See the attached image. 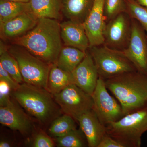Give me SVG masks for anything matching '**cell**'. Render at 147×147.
I'll return each instance as SVG.
<instances>
[{
	"instance_id": "obj_1",
	"label": "cell",
	"mask_w": 147,
	"mask_h": 147,
	"mask_svg": "<svg viewBox=\"0 0 147 147\" xmlns=\"http://www.w3.org/2000/svg\"><path fill=\"white\" fill-rule=\"evenodd\" d=\"M60 24L55 19L39 18L33 28L14 39V44L47 63L56 64L63 47Z\"/></svg>"
},
{
	"instance_id": "obj_2",
	"label": "cell",
	"mask_w": 147,
	"mask_h": 147,
	"mask_svg": "<svg viewBox=\"0 0 147 147\" xmlns=\"http://www.w3.org/2000/svg\"><path fill=\"white\" fill-rule=\"evenodd\" d=\"M104 80L119 102L123 115L147 107V75L136 71Z\"/></svg>"
},
{
	"instance_id": "obj_3",
	"label": "cell",
	"mask_w": 147,
	"mask_h": 147,
	"mask_svg": "<svg viewBox=\"0 0 147 147\" xmlns=\"http://www.w3.org/2000/svg\"><path fill=\"white\" fill-rule=\"evenodd\" d=\"M11 95L40 124L47 126L61 116V108L52 94L44 88L25 83L20 84Z\"/></svg>"
},
{
	"instance_id": "obj_4",
	"label": "cell",
	"mask_w": 147,
	"mask_h": 147,
	"mask_svg": "<svg viewBox=\"0 0 147 147\" xmlns=\"http://www.w3.org/2000/svg\"><path fill=\"white\" fill-rule=\"evenodd\" d=\"M107 134L124 147H140L147 131V106L124 115L106 125Z\"/></svg>"
},
{
	"instance_id": "obj_5",
	"label": "cell",
	"mask_w": 147,
	"mask_h": 147,
	"mask_svg": "<svg viewBox=\"0 0 147 147\" xmlns=\"http://www.w3.org/2000/svg\"><path fill=\"white\" fill-rule=\"evenodd\" d=\"M99 77L104 80L123 74L137 71L123 51L112 49L104 44L89 48Z\"/></svg>"
},
{
	"instance_id": "obj_6",
	"label": "cell",
	"mask_w": 147,
	"mask_h": 147,
	"mask_svg": "<svg viewBox=\"0 0 147 147\" xmlns=\"http://www.w3.org/2000/svg\"><path fill=\"white\" fill-rule=\"evenodd\" d=\"M8 50L18 62L24 83L46 89L53 65L41 60L19 45H11Z\"/></svg>"
},
{
	"instance_id": "obj_7",
	"label": "cell",
	"mask_w": 147,
	"mask_h": 147,
	"mask_svg": "<svg viewBox=\"0 0 147 147\" xmlns=\"http://www.w3.org/2000/svg\"><path fill=\"white\" fill-rule=\"evenodd\" d=\"M53 96L62 112L71 116L75 120L77 121L84 113L92 110L93 107L92 96L75 84L69 85Z\"/></svg>"
},
{
	"instance_id": "obj_8",
	"label": "cell",
	"mask_w": 147,
	"mask_h": 147,
	"mask_svg": "<svg viewBox=\"0 0 147 147\" xmlns=\"http://www.w3.org/2000/svg\"><path fill=\"white\" fill-rule=\"evenodd\" d=\"M107 89L105 80L99 77L92 95L93 101L92 110L105 126L118 120L124 116L120 104L109 94Z\"/></svg>"
},
{
	"instance_id": "obj_9",
	"label": "cell",
	"mask_w": 147,
	"mask_h": 147,
	"mask_svg": "<svg viewBox=\"0 0 147 147\" xmlns=\"http://www.w3.org/2000/svg\"><path fill=\"white\" fill-rule=\"evenodd\" d=\"M131 21L132 18L125 12L107 22L103 33L104 45L115 50H125L131 36Z\"/></svg>"
},
{
	"instance_id": "obj_10",
	"label": "cell",
	"mask_w": 147,
	"mask_h": 147,
	"mask_svg": "<svg viewBox=\"0 0 147 147\" xmlns=\"http://www.w3.org/2000/svg\"><path fill=\"white\" fill-rule=\"evenodd\" d=\"M146 32L139 22L132 18L130 40L127 47L123 52L137 71L147 75V37Z\"/></svg>"
},
{
	"instance_id": "obj_11",
	"label": "cell",
	"mask_w": 147,
	"mask_h": 147,
	"mask_svg": "<svg viewBox=\"0 0 147 147\" xmlns=\"http://www.w3.org/2000/svg\"><path fill=\"white\" fill-rule=\"evenodd\" d=\"M0 123L25 136L30 134L33 127L31 120L14 99H11L6 106L0 107Z\"/></svg>"
},
{
	"instance_id": "obj_12",
	"label": "cell",
	"mask_w": 147,
	"mask_h": 147,
	"mask_svg": "<svg viewBox=\"0 0 147 147\" xmlns=\"http://www.w3.org/2000/svg\"><path fill=\"white\" fill-rule=\"evenodd\" d=\"M105 0H95L90 12L84 23L90 47L104 44L103 36L106 21L104 13Z\"/></svg>"
},
{
	"instance_id": "obj_13",
	"label": "cell",
	"mask_w": 147,
	"mask_h": 147,
	"mask_svg": "<svg viewBox=\"0 0 147 147\" xmlns=\"http://www.w3.org/2000/svg\"><path fill=\"white\" fill-rule=\"evenodd\" d=\"M71 73L74 84L92 96L99 76L97 69L89 51H87L84 59Z\"/></svg>"
},
{
	"instance_id": "obj_14",
	"label": "cell",
	"mask_w": 147,
	"mask_h": 147,
	"mask_svg": "<svg viewBox=\"0 0 147 147\" xmlns=\"http://www.w3.org/2000/svg\"><path fill=\"white\" fill-rule=\"evenodd\" d=\"M61 35L65 46L75 47L87 52L89 41L84 24L67 20L60 24Z\"/></svg>"
},
{
	"instance_id": "obj_15",
	"label": "cell",
	"mask_w": 147,
	"mask_h": 147,
	"mask_svg": "<svg viewBox=\"0 0 147 147\" xmlns=\"http://www.w3.org/2000/svg\"><path fill=\"white\" fill-rule=\"evenodd\" d=\"M38 19L31 12H25L0 24L2 38L15 39L27 33L36 25Z\"/></svg>"
},
{
	"instance_id": "obj_16",
	"label": "cell",
	"mask_w": 147,
	"mask_h": 147,
	"mask_svg": "<svg viewBox=\"0 0 147 147\" xmlns=\"http://www.w3.org/2000/svg\"><path fill=\"white\" fill-rule=\"evenodd\" d=\"M77 121L86 138L88 146L98 147L107 132L106 126L100 122L94 110L84 113Z\"/></svg>"
},
{
	"instance_id": "obj_17",
	"label": "cell",
	"mask_w": 147,
	"mask_h": 147,
	"mask_svg": "<svg viewBox=\"0 0 147 147\" xmlns=\"http://www.w3.org/2000/svg\"><path fill=\"white\" fill-rule=\"evenodd\" d=\"M62 16L67 20L84 24L95 0H59Z\"/></svg>"
},
{
	"instance_id": "obj_18",
	"label": "cell",
	"mask_w": 147,
	"mask_h": 147,
	"mask_svg": "<svg viewBox=\"0 0 147 147\" xmlns=\"http://www.w3.org/2000/svg\"><path fill=\"white\" fill-rule=\"evenodd\" d=\"M30 12L37 18L61 20L62 17L59 0H30Z\"/></svg>"
},
{
	"instance_id": "obj_19",
	"label": "cell",
	"mask_w": 147,
	"mask_h": 147,
	"mask_svg": "<svg viewBox=\"0 0 147 147\" xmlns=\"http://www.w3.org/2000/svg\"><path fill=\"white\" fill-rule=\"evenodd\" d=\"M72 84L74 83L71 72L61 69L56 64L52 65L46 88L48 91L53 95L59 93Z\"/></svg>"
},
{
	"instance_id": "obj_20",
	"label": "cell",
	"mask_w": 147,
	"mask_h": 147,
	"mask_svg": "<svg viewBox=\"0 0 147 147\" xmlns=\"http://www.w3.org/2000/svg\"><path fill=\"white\" fill-rule=\"evenodd\" d=\"M87 52L69 46L63 47L56 65L64 71L72 72L84 59Z\"/></svg>"
},
{
	"instance_id": "obj_21",
	"label": "cell",
	"mask_w": 147,
	"mask_h": 147,
	"mask_svg": "<svg viewBox=\"0 0 147 147\" xmlns=\"http://www.w3.org/2000/svg\"><path fill=\"white\" fill-rule=\"evenodd\" d=\"M29 11L30 12L29 2L0 0V24Z\"/></svg>"
},
{
	"instance_id": "obj_22",
	"label": "cell",
	"mask_w": 147,
	"mask_h": 147,
	"mask_svg": "<svg viewBox=\"0 0 147 147\" xmlns=\"http://www.w3.org/2000/svg\"><path fill=\"white\" fill-rule=\"evenodd\" d=\"M75 120L71 116L64 114L53 121L48 129V132L55 138L61 137L76 129Z\"/></svg>"
},
{
	"instance_id": "obj_23",
	"label": "cell",
	"mask_w": 147,
	"mask_h": 147,
	"mask_svg": "<svg viewBox=\"0 0 147 147\" xmlns=\"http://www.w3.org/2000/svg\"><path fill=\"white\" fill-rule=\"evenodd\" d=\"M57 146L59 147H84L88 146L86 138L80 129H74L61 137L55 138Z\"/></svg>"
},
{
	"instance_id": "obj_24",
	"label": "cell",
	"mask_w": 147,
	"mask_h": 147,
	"mask_svg": "<svg viewBox=\"0 0 147 147\" xmlns=\"http://www.w3.org/2000/svg\"><path fill=\"white\" fill-rule=\"evenodd\" d=\"M0 65L18 84L24 83L18 62L8 50L0 53Z\"/></svg>"
},
{
	"instance_id": "obj_25",
	"label": "cell",
	"mask_w": 147,
	"mask_h": 147,
	"mask_svg": "<svg viewBox=\"0 0 147 147\" xmlns=\"http://www.w3.org/2000/svg\"><path fill=\"white\" fill-rule=\"evenodd\" d=\"M127 13L131 18L139 22L147 33V7L135 0H127Z\"/></svg>"
},
{
	"instance_id": "obj_26",
	"label": "cell",
	"mask_w": 147,
	"mask_h": 147,
	"mask_svg": "<svg viewBox=\"0 0 147 147\" xmlns=\"http://www.w3.org/2000/svg\"><path fill=\"white\" fill-rule=\"evenodd\" d=\"M127 0L104 1V13L106 23L121 13L127 12Z\"/></svg>"
},
{
	"instance_id": "obj_27",
	"label": "cell",
	"mask_w": 147,
	"mask_h": 147,
	"mask_svg": "<svg viewBox=\"0 0 147 147\" xmlns=\"http://www.w3.org/2000/svg\"><path fill=\"white\" fill-rule=\"evenodd\" d=\"M11 90L5 82L0 80V107H5L11 100Z\"/></svg>"
},
{
	"instance_id": "obj_28",
	"label": "cell",
	"mask_w": 147,
	"mask_h": 147,
	"mask_svg": "<svg viewBox=\"0 0 147 147\" xmlns=\"http://www.w3.org/2000/svg\"><path fill=\"white\" fill-rule=\"evenodd\" d=\"M55 142L50 137L43 133H39L36 136L33 146L34 147H53Z\"/></svg>"
},
{
	"instance_id": "obj_29",
	"label": "cell",
	"mask_w": 147,
	"mask_h": 147,
	"mask_svg": "<svg viewBox=\"0 0 147 147\" xmlns=\"http://www.w3.org/2000/svg\"><path fill=\"white\" fill-rule=\"evenodd\" d=\"M0 80L5 82L8 85L10 88L11 91L16 90L20 85L11 77L7 71H6L1 65H0Z\"/></svg>"
},
{
	"instance_id": "obj_30",
	"label": "cell",
	"mask_w": 147,
	"mask_h": 147,
	"mask_svg": "<svg viewBox=\"0 0 147 147\" xmlns=\"http://www.w3.org/2000/svg\"><path fill=\"white\" fill-rule=\"evenodd\" d=\"M98 147H124L118 141L106 134L102 138Z\"/></svg>"
},
{
	"instance_id": "obj_31",
	"label": "cell",
	"mask_w": 147,
	"mask_h": 147,
	"mask_svg": "<svg viewBox=\"0 0 147 147\" xmlns=\"http://www.w3.org/2000/svg\"><path fill=\"white\" fill-rule=\"evenodd\" d=\"M12 146V145L9 142L5 141H2L0 142V147H9Z\"/></svg>"
},
{
	"instance_id": "obj_32",
	"label": "cell",
	"mask_w": 147,
	"mask_h": 147,
	"mask_svg": "<svg viewBox=\"0 0 147 147\" xmlns=\"http://www.w3.org/2000/svg\"><path fill=\"white\" fill-rule=\"evenodd\" d=\"M135 1H137V2L141 5L147 7V0H135Z\"/></svg>"
},
{
	"instance_id": "obj_33",
	"label": "cell",
	"mask_w": 147,
	"mask_h": 147,
	"mask_svg": "<svg viewBox=\"0 0 147 147\" xmlns=\"http://www.w3.org/2000/svg\"><path fill=\"white\" fill-rule=\"evenodd\" d=\"M4 1H11L20 2L28 3L30 0H4Z\"/></svg>"
},
{
	"instance_id": "obj_34",
	"label": "cell",
	"mask_w": 147,
	"mask_h": 147,
	"mask_svg": "<svg viewBox=\"0 0 147 147\" xmlns=\"http://www.w3.org/2000/svg\"></svg>"
}]
</instances>
